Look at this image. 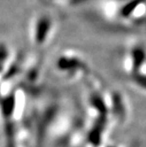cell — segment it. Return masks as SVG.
<instances>
[{
	"label": "cell",
	"mask_w": 146,
	"mask_h": 147,
	"mask_svg": "<svg viewBox=\"0 0 146 147\" xmlns=\"http://www.w3.org/2000/svg\"><path fill=\"white\" fill-rule=\"evenodd\" d=\"M44 1H48V2H64L67 0H44Z\"/></svg>",
	"instance_id": "cell-2"
},
{
	"label": "cell",
	"mask_w": 146,
	"mask_h": 147,
	"mask_svg": "<svg viewBox=\"0 0 146 147\" xmlns=\"http://www.w3.org/2000/svg\"><path fill=\"white\" fill-rule=\"evenodd\" d=\"M53 29V19L46 14L38 15L32 25V36L34 42L42 45L50 36Z\"/></svg>",
	"instance_id": "cell-1"
},
{
	"label": "cell",
	"mask_w": 146,
	"mask_h": 147,
	"mask_svg": "<svg viewBox=\"0 0 146 147\" xmlns=\"http://www.w3.org/2000/svg\"><path fill=\"white\" fill-rule=\"evenodd\" d=\"M67 2H80V1H83V0H67Z\"/></svg>",
	"instance_id": "cell-3"
}]
</instances>
